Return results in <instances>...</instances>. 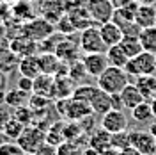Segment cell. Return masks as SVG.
Here are the masks:
<instances>
[{"instance_id":"1","label":"cell","mask_w":156,"mask_h":155,"mask_svg":"<svg viewBox=\"0 0 156 155\" xmlns=\"http://www.w3.org/2000/svg\"><path fill=\"white\" fill-rule=\"evenodd\" d=\"M57 112L60 114L62 119H68V121H82L85 118L92 116V109L87 102H82L76 98L69 96V98H58L57 100Z\"/></svg>"},{"instance_id":"2","label":"cell","mask_w":156,"mask_h":155,"mask_svg":"<svg viewBox=\"0 0 156 155\" xmlns=\"http://www.w3.org/2000/svg\"><path fill=\"white\" fill-rule=\"evenodd\" d=\"M96 80H98V87H101L103 91H107L108 95H119L129 84V75L126 73L124 68L108 66Z\"/></svg>"},{"instance_id":"3","label":"cell","mask_w":156,"mask_h":155,"mask_svg":"<svg viewBox=\"0 0 156 155\" xmlns=\"http://www.w3.org/2000/svg\"><path fill=\"white\" fill-rule=\"evenodd\" d=\"M129 77H142V75H154L156 73V54L151 52H140L138 55L131 57L124 66Z\"/></svg>"},{"instance_id":"4","label":"cell","mask_w":156,"mask_h":155,"mask_svg":"<svg viewBox=\"0 0 156 155\" xmlns=\"http://www.w3.org/2000/svg\"><path fill=\"white\" fill-rule=\"evenodd\" d=\"M16 143L25 152V155H32L43 143H46V130L37 125H27L16 139Z\"/></svg>"},{"instance_id":"5","label":"cell","mask_w":156,"mask_h":155,"mask_svg":"<svg viewBox=\"0 0 156 155\" xmlns=\"http://www.w3.org/2000/svg\"><path fill=\"white\" fill-rule=\"evenodd\" d=\"M80 50L83 54H105L107 52V45L101 38L99 32V25H90L87 29L80 30Z\"/></svg>"},{"instance_id":"6","label":"cell","mask_w":156,"mask_h":155,"mask_svg":"<svg viewBox=\"0 0 156 155\" xmlns=\"http://www.w3.org/2000/svg\"><path fill=\"white\" fill-rule=\"evenodd\" d=\"M53 30H55V25L51 21H48L44 16H34L32 20L23 23L21 34L29 36L30 39H34L37 43H43L44 39L53 36Z\"/></svg>"},{"instance_id":"7","label":"cell","mask_w":156,"mask_h":155,"mask_svg":"<svg viewBox=\"0 0 156 155\" xmlns=\"http://www.w3.org/2000/svg\"><path fill=\"white\" fill-rule=\"evenodd\" d=\"M87 9L94 25L110 21L114 16V11H115L114 6L110 4V0H87Z\"/></svg>"},{"instance_id":"8","label":"cell","mask_w":156,"mask_h":155,"mask_svg":"<svg viewBox=\"0 0 156 155\" xmlns=\"http://www.w3.org/2000/svg\"><path fill=\"white\" fill-rule=\"evenodd\" d=\"M101 128H105L110 134H115L121 130H126L128 128V118L124 114V111H119V109H110L108 112H105L101 116Z\"/></svg>"},{"instance_id":"9","label":"cell","mask_w":156,"mask_h":155,"mask_svg":"<svg viewBox=\"0 0 156 155\" xmlns=\"http://www.w3.org/2000/svg\"><path fill=\"white\" fill-rule=\"evenodd\" d=\"M131 146L142 155L156 153V137L149 130H131Z\"/></svg>"},{"instance_id":"10","label":"cell","mask_w":156,"mask_h":155,"mask_svg":"<svg viewBox=\"0 0 156 155\" xmlns=\"http://www.w3.org/2000/svg\"><path fill=\"white\" fill-rule=\"evenodd\" d=\"M39 57V66H41V73H48V75H58V73H68V64L62 62L58 55L53 52H43Z\"/></svg>"},{"instance_id":"11","label":"cell","mask_w":156,"mask_h":155,"mask_svg":"<svg viewBox=\"0 0 156 155\" xmlns=\"http://www.w3.org/2000/svg\"><path fill=\"white\" fill-rule=\"evenodd\" d=\"M82 62L85 66L87 75L89 77H94V78H98L110 66L108 59H107V54H85L83 59H82Z\"/></svg>"},{"instance_id":"12","label":"cell","mask_w":156,"mask_h":155,"mask_svg":"<svg viewBox=\"0 0 156 155\" xmlns=\"http://www.w3.org/2000/svg\"><path fill=\"white\" fill-rule=\"evenodd\" d=\"M110 137H112V134H110V132H107L105 128H101V127H99L98 130H92V132L89 134L87 146H89V148H92L96 153L103 155L108 148L112 146V143H110Z\"/></svg>"},{"instance_id":"13","label":"cell","mask_w":156,"mask_h":155,"mask_svg":"<svg viewBox=\"0 0 156 155\" xmlns=\"http://www.w3.org/2000/svg\"><path fill=\"white\" fill-rule=\"evenodd\" d=\"M37 41H34V39H30L29 36H25V34H20L16 38H12L9 41V47L16 54L21 57H27V55H36V52H37Z\"/></svg>"},{"instance_id":"14","label":"cell","mask_w":156,"mask_h":155,"mask_svg":"<svg viewBox=\"0 0 156 155\" xmlns=\"http://www.w3.org/2000/svg\"><path fill=\"white\" fill-rule=\"evenodd\" d=\"M135 23L140 29L156 25V4H138L135 13Z\"/></svg>"},{"instance_id":"15","label":"cell","mask_w":156,"mask_h":155,"mask_svg":"<svg viewBox=\"0 0 156 155\" xmlns=\"http://www.w3.org/2000/svg\"><path fill=\"white\" fill-rule=\"evenodd\" d=\"M34 95H41V96L55 98V77L48 75V73H39L34 78Z\"/></svg>"},{"instance_id":"16","label":"cell","mask_w":156,"mask_h":155,"mask_svg":"<svg viewBox=\"0 0 156 155\" xmlns=\"http://www.w3.org/2000/svg\"><path fill=\"white\" fill-rule=\"evenodd\" d=\"M89 105H90V109H92L94 114L103 116L105 112H108V111L112 109V95H108L107 91H103L101 87L96 86V91H94V95L90 98Z\"/></svg>"},{"instance_id":"17","label":"cell","mask_w":156,"mask_h":155,"mask_svg":"<svg viewBox=\"0 0 156 155\" xmlns=\"http://www.w3.org/2000/svg\"><path fill=\"white\" fill-rule=\"evenodd\" d=\"M99 32H101V38H103V41H105L107 47L119 45L121 39H122V36H124V34H122V29L117 25L114 20L101 23V25H99Z\"/></svg>"},{"instance_id":"18","label":"cell","mask_w":156,"mask_h":155,"mask_svg":"<svg viewBox=\"0 0 156 155\" xmlns=\"http://www.w3.org/2000/svg\"><path fill=\"white\" fill-rule=\"evenodd\" d=\"M78 52H80V45L69 41V39H60L55 47V54L58 55V59L66 64H71L73 61L78 59Z\"/></svg>"},{"instance_id":"19","label":"cell","mask_w":156,"mask_h":155,"mask_svg":"<svg viewBox=\"0 0 156 155\" xmlns=\"http://www.w3.org/2000/svg\"><path fill=\"white\" fill-rule=\"evenodd\" d=\"M18 62H20V55L9 45L7 47L0 45V71L11 75L14 70H18Z\"/></svg>"},{"instance_id":"20","label":"cell","mask_w":156,"mask_h":155,"mask_svg":"<svg viewBox=\"0 0 156 155\" xmlns=\"http://www.w3.org/2000/svg\"><path fill=\"white\" fill-rule=\"evenodd\" d=\"M11 16L16 18L18 21H21V23H25V21L32 20L37 14H36V9H34L32 2H29V0H16L14 4H11Z\"/></svg>"},{"instance_id":"21","label":"cell","mask_w":156,"mask_h":155,"mask_svg":"<svg viewBox=\"0 0 156 155\" xmlns=\"http://www.w3.org/2000/svg\"><path fill=\"white\" fill-rule=\"evenodd\" d=\"M119 96H121V100H122V105H124V109H133V107H136L138 104H142L146 98H144V95L140 93V89L136 87L135 82H129L121 93H119Z\"/></svg>"},{"instance_id":"22","label":"cell","mask_w":156,"mask_h":155,"mask_svg":"<svg viewBox=\"0 0 156 155\" xmlns=\"http://www.w3.org/2000/svg\"><path fill=\"white\" fill-rule=\"evenodd\" d=\"M75 80L69 77L68 73H58L55 75V98H69L75 91Z\"/></svg>"},{"instance_id":"23","label":"cell","mask_w":156,"mask_h":155,"mask_svg":"<svg viewBox=\"0 0 156 155\" xmlns=\"http://www.w3.org/2000/svg\"><path fill=\"white\" fill-rule=\"evenodd\" d=\"M18 71L20 75L29 78H36L41 73V66H39V57L37 55H27L21 57L18 62Z\"/></svg>"},{"instance_id":"24","label":"cell","mask_w":156,"mask_h":155,"mask_svg":"<svg viewBox=\"0 0 156 155\" xmlns=\"http://www.w3.org/2000/svg\"><path fill=\"white\" fill-rule=\"evenodd\" d=\"M136 87L140 89V93L144 95L146 100H153L156 96V73L154 75H142L136 77L135 80Z\"/></svg>"},{"instance_id":"25","label":"cell","mask_w":156,"mask_h":155,"mask_svg":"<svg viewBox=\"0 0 156 155\" xmlns=\"http://www.w3.org/2000/svg\"><path fill=\"white\" fill-rule=\"evenodd\" d=\"M29 98H30V93H25V91H21L20 87L16 89H7L5 91V96H4V104L11 109H16L20 105H27L29 104Z\"/></svg>"},{"instance_id":"26","label":"cell","mask_w":156,"mask_h":155,"mask_svg":"<svg viewBox=\"0 0 156 155\" xmlns=\"http://www.w3.org/2000/svg\"><path fill=\"white\" fill-rule=\"evenodd\" d=\"M85 128L82 127L80 121H68L64 119V139L66 141H73V143H78L80 145V139L85 136Z\"/></svg>"},{"instance_id":"27","label":"cell","mask_w":156,"mask_h":155,"mask_svg":"<svg viewBox=\"0 0 156 155\" xmlns=\"http://www.w3.org/2000/svg\"><path fill=\"white\" fill-rule=\"evenodd\" d=\"M119 47H121L122 52L128 55V59L135 57V55H138L140 52H144L142 43H140V38H138V36H122L121 43H119Z\"/></svg>"},{"instance_id":"28","label":"cell","mask_w":156,"mask_h":155,"mask_svg":"<svg viewBox=\"0 0 156 155\" xmlns=\"http://www.w3.org/2000/svg\"><path fill=\"white\" fill-rule=\"evenodd\" d=\"M131 118L138 121V123H149L151 119H154V114H153V109H151V102L149 100H144L142 104H138L136 107L131 109Z\"/></svg>"},{"instance_id":"29","label":"cell","mask_w":156,"mask_h":155,"mask_svg":"<svg viewBox=\"0 0 156 155\" xmlns=\"http://www.w3.org/2000/svg\"><path fill=\"white\" fill-rule=\"evenodd\" d=\"M107 59H108V64L110 66H117V68H124L128 64V55L122 52V48L119 45H114V47H108L107 48Z\"/></svg>"},{"instance_id":"30","label":"cell","mask_w":156,"mask_h":155,"mask_svg":"<svg viewBox=\"0 0 156 155\" xmlns=\"http://www.w3.org/2000/svg\"><path fill=\"white\" fill-rule=\"evenodd\" d=\"M23 128H25V125H23L21 121H18L16 118L11 116L9 121L4 125V128H2V132H0V134L5 137L7 141H16V139L20 137V134L23 132Z\"/></svg>"},{"instance_id":"31","label":"cell","mask_w":156,"mask_h":155,"mask_svg":"<svg viewBox=\"0 0 156 155\" xmlns=\"http://www.w3.org/2000/svg\"><path fill=\"white\" fill-rule=\"evenodd\" d=\"M64 141H66L64 139V119H60V121H57V123H53L46 128V143L58 146Z\"/></svg>"},{"instance_id":"32","label":"cell","mask_w":156,"mask_h":155,"mask_svg":"<svg viewBox=\"0 0 156 155\" xmlns=\"http://www.w3.org/2000/svg\"><path fill=\"white\" fill-rule=\"evenodd\" d=\"M138 38H140V43H142V48L146 52L156 54V25L142 29L140 34H138Z\"/></svg>"},{"instance_id":"33","label":"cell","mask_w":156,"mask_h":155,"mask_svg":"<svg viewBox=\"0 0 156 155\" xmlns=\"http://www.w3.org/2000/svg\"><path fill=\"white\" fill-rule=\"evenodd\" d=\"M110 143H112V148H115V150H124L128 146L131 145V132L129 130H121V132H115V134H112L110 137Z\"/></svg>"},{"instance_id":"34","label":"cell","mask_w":156,"mask_h":155,"mask_svg":"<svg viewBox=\"0 0 156 155\" xmlns=\"http://www.w3.org/2000/svg\"><path fill=\"white\" fill-rule=\"evenodd\" d=\"M29 105L30 109L34 111V114H41L44 109H50V105H51V98L48 96H41V95H30L29 98Z\"/></svg>"},{"instance_id":"35","label":"cell","mask_w":156,"mask_h":155,"mask_svg":"<svg viewBox=\"0 0 156 155\" xmlns=\"http://www.w3.org/2000/svg\"><path fill=\"white\" fill-rule=\"evenodd\" d=\"M68 75L73 80H75V84H78V82H82L85 77H89L87 71H85V66H83V62L82 61H73L71 64H68Z\"/></svg>"},{"instance_id":"36","label":"cell","mask_w":156,"mask_h":155,"mask_svg":"<svg viewBox=\"0 0 156 155\" xmlns=\"http://www.w3.org/2000/svg\"><path fill=\"white\" fill-rule=\"evenodd\" d=\"M85 146L73 143V141H64V143H60L57 146V155H83Z\"/></svg>"},{"instance_id":"37","label":"cell","mask_w":156,"mask_h":155,"mask_svg":"<svg viewBox=\"0 0 156 155\" xmlns=\"http://www.w3.org/2000/svg\"><path fill=\"white\" fill-rule=\"evenodd\" d=\"M12 118H16L18 121H21L23 125H32V119H34V111L30 109V105H20L16 109H12Z\"/></svg>"},{"instance_id":"38","label":"cell","mask_w":156,"mask_h":155,"mask_svg":"<svg viewBox=\"0 0 156 155\" xmlns=\"http://www.w3.org/2000/svg\"><path fill=\"white\" fill-rule=\"evenodd\" d=\"M94 91H96V86H90V84H80V86L75 87V91H73L71 96L89 104L90 98H92V95H94Z\"/></svg>"},{"instance_id":"39","label":"cell","mask_w":156,"mask_h":155,"mask_svg":"<svg viewBox=\"0 0 156 155\" xmlns=\"http://www.w3.org/2000/svg\"><path fill=\"white\" fill-rule=\"evenodd\" d=\"M55 30H58L60 34H73V32H76V29H75V25H73V21H71V18L68 14H64L55 23Z\"/></svg>"},{"instance_id":"40","label":"cell","mask_w":156,"mask_h":155,"mask_svg":"<svg viewBox=\"0 0 156 155\" xmlns=\"http://www.w3.org/2000/svg\"><path fill=\"white\" fill-rule=\"evenodd\" d=\"M0 155H25L16 141H5L0 145Z\"/></svg>"},{"instance_id":"41","label":"cell","mask_w":156,"mask_h":155,"mask_svg":"<svg viewBox=\"0 0 156 155\" xmlns=\"http://www.w3.org/2000/svg\"><path fill=\"white\" fill-rule=\"evenodd\" d=\"M16 86H18L21 91H25V93H30V95H32V89H34V78H29V77L20 75Z\"/></svg>"},{"instance_id":"42","label":"cell","mask_w":156,"mask_h":155,"mask_svg":"<svg viewBox=\"0 0 156 155\" xmlns=\"http://www.w3.org/2000/svg\"><path fill=\"white\" fill-rule=\"evenodd\" d=\"M11 116H12V111H11V107H7L4 102H0V132H2L4 125L9 121Z\"/></svg>"},{"instance_id":"43","label":"cell","mask_w":156,"mask_h":155,"mask_svg":"<svg viewBox=\"0 0 156 155\" xmlns=\"http://www.w3.org/2000/svg\"><path fill=\"white\" fill-rule=\"evenodd\" d=\"M32 155H57V146L50 145V143H43Z\"/></svg>"},{"instance_id":"44","label":"cell","mask_w":156,"mask_h":155,"mask_svg":"<svg viewBox=\"0 0 156 155\" xmlns=\"http://www.w3.org/2000/svg\"><path fill=\"white\" fill-rule=\"evenodd\" d=\"M7 87H9V75L4 73V71H0V102H4Z\"/></svg>"},{"instance_id":"45","label":"cell","mask_w":156,"mask_h":155,"mask_svg":"<svg viewBox=\"0 0 156 155\" xmlns=\"http://www.w3.org/2000/svg\"><path fill=\"white\" fill-rule=\"evenodd\" d=\"M119 155H142L140 153V152H138V150H136L135 146H128V148H124V150H121V152H119Z\"/></svg>"},{"instance_id":"46","label":"cell","mask_w":156,"mask_h":155,"mask_svg":"<svg viewBox=\"0 0 156 155\" xmlns=\"http://www.w3.org/2000/svg\"><path fill=\"white\" fill-rule=\"evenodd\" d=\"M133 0H110V4L114 6V9H119V7H124L128 4H131Z\"/></svg>"},{"instance_id":"47","label":"cell","mask_w":156,"mask_h":155,"mask_svg":"<svg viewBox=\"0 0 156 155\" xmlns=\"http://www.w3.org/2000/svg\"><path fill=\"white\" fill-rule=\"evenodd\" d=\"M4 36H7V30H5V23L0 20V41L4 39Z\"/></svg>"},{"instance_id":"48","label":"cell","mask_w":156,"mask_h":155,"mask_svg":"<svg viewBox=\"0 0 156 155\" xmlns=\"http://www.w3.org/2000/svg\"><path fill=\"white\" fill-rule=\"evenodd\" d=\"M103 155H119V150H115V148H112V146H110Z\"/></svg>"},{"instance_id":"49","label":"cell","mask_w":156,"mask_h":155,"mask_svg":"<svg viewBox=\"0 0 156 155\" xmlns=\"http://www.w3.org/2000/svg\"><path fill=\"white\" fill-rule=\"evenodd\" d=\"M83 155H99V153H96L92 148H89V146H85V150H83Z\"/></svg>"},{"instance_id":"50","label":"cell","mask_w":156,"mask_h":155,"mask_svg":"<svg viewBox=\"0 0 156 155\" xmlns=\"http://www.w3.org/2000/svg\"><path fill=\"white\" fill-rule=\"evenodd\" d=\"M151 102V109H153V114H154V119H156V96L153 100H149Z\"/></svg>"},{"instance_id":"51","label":"cell","mask_w":156,"mask_h":155,"mask_svg":"<svg viewBox=\"0 0 156 155\" xmlns=\"http://www.w3.org/2000/svg\"><path fill=\"white\" fill-rule=\"evenodd\" d=\"M149 132L156 137V121H154V123H151V127H149Z\"/></svg>"},{"instance_id":"52","label":"cell","mask_w":156,"mask_h":155,"mask_svg":"<svg viewBox=\"0 0 156 155\" xmlns=\"http://www.w3.org/2000/svg\"><path fill=\"white\" fill-rule=\"evenodd\" d=\"M136 4H156V0H135Z\"/></svg>"},{"instance_id":"53","label":"cell","mask_w":156,"mask_h":155,"mask_svg":"<svg viewBox=\"0 0 156 155\" xmlns=\"http://www.w3.org/2000/svg\"><path fill=\"white\" fill-rule=\"evenodd\" d=\"M2 2H5V4H14L16 0H2Z\"/></svg>"},{"instance_id":"54","label":"cell","mask_w":156,"mask_h":155,"mask_svg":"<svg viewBox=\"0 0 156 155\" xmlns=\"http://www.w3.org/2000/svg\"><path fill=\"white\" fill-rule=\"evenodd\" d=\"M29 2H32V4H39L41 0H29Z\"/></svg>"},{"instance_id":"55","label":"cell","mask_w":156,"mask_h":155,"mask_svg":"<svg viewBox=\"0 0 156 155\" xmlns=\"http://www.w3.org/2000/svg\"><path fill=\"white\" fill-rule=\"evenodd\" d=\"M153 155H156V153H153Z\"/></svg>"}]
</instances>
